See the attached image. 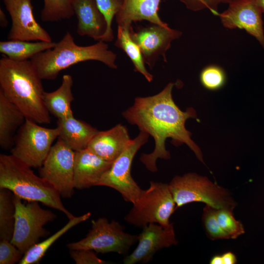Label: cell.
Listing matches in <instances>:
<instances>
[{
	"mask_svg": "<svg viewBox=\"0 0 264 264\" xmlns=\"http://www.w3.org/2000/svg\"><path fill=\"white\" fill-rule=\"evenodd\" d=\"M73 8L78 20L77 34L101 40L106 33L107 23L95 0H74Z\"/></svg>",
	"mask_w": 264,
	"mask_h": 264,
	"instance_id": "18",
	"label": "cell"
},
{
	"mask_svg": "<svg viewBox=\"0 0 264 264\" xmlns=\"http://www.w3.org/2000/svg\"><path fill=\"white\" fill-rule=\"evenodd\" d=\"M23 254L12 242L0 240V264H14L22 259Z\"/></svg>",
	"mask_w": 264,
	"mask_h": 264,
	"instance_id": "32",
	"label": "cell"
},
{
	"mask_svg": "<svg viewBox=\"0 0 264 264\" xmlns=\"http://www.w3.org/2000/svg\"><path fill=\"white\" fill-rule=\"evenodd\" d=\"M240 0H220V3H228L229 4L233 2L239 1Z\"/></svg>",
	"mask_w": 264,
	"mask_h": 264,
	"instance_id": "39",
	"label": "cell"
},
{
	"mask_svg": "<svg viewBox=\"0 0 264 264\" xmlns=\"http://www.w3.org/2000/svg\"><path fill=\"white\" fill-rule=\"evenodd\" d=\"M169 186L176 209L194 202H203L216 209L233 211L237 205L228 189L195 173L174 176Z\"/></svg>",
	"mask_w": 264,
	"mask_h": 264,
	"instance_id": "5",
	"label": "cell"
},
{
	"mask_svg": "<svg viewBox=\"0 0 264 264\" xmlns=\"http://www.w3.org/2000/svg\"><path fill=\"white\" fill-rule=\"evenodd\" d=\"M42 80L30 60L16 61L3 55L0 60V90L26 119L49 124L51 118L44 101Z\"/></svg>",
	"mask_w": 264,
	"mask_h": 264,
	"instance_id": "2",
	"label": "cell"
},
{
	"mask_svg": "<svg viewBox=\"0 0 264 264\" xmlns=\"http://www.w3.org/2000/svg\"><path fill=\"white\" fill-rule=\"evenodd\" d=\"M149 134L140 131L122 154L112 162L110 167L100 180L98 186L110 187L118 192L123 199L134 203L142 189L131 175V168L134 155L140 148L148 141Z\"/></svg>",
	"mask_w": 264,
	"mask_h": 264,
	"instance_id": "10",
	"label": "cell"
},
{
	"mask_svg": "<svg viewBox=\"0 0 264 264\" xmlns=\"http://www.w3.org/2000/svg\"><path fill=\"white\" fill-rule=\"evenodd\" d=\"M202 220L207 236L212 240L230 239L221 228L217 217V209L205 204L203 209Z\"/></svg>",
	"mask_w": 264,
	"mask_h": 264,
	"instance_id": "28",
	"label": "cell"
},
{
	"mask_svg": "<svg viewBox=\"0 0 264 264\" xmlns=\"http://www.w3.org/2000/svg\"><path fill=\"white\" fill-rule=\"evenodd\" d=\"M112 162L102 159L88 148L75 151V188L83 189L98 186L102 176L110 167Z\"/></svg>",
	"mask_w": 264,
	"mask_h": 264,
	"instance_id": "16",
	"label": "cell"
},
{
	"mask_svg": "<svg viewBox=\"0 0 264 264\" xmlns=\"http://www.w3.org/2000/svg\"><path fill=\"white\" fill-rule=\"evenodd\" d=\"M210 264H223L221 255H216L212 257L210 261Z\"/></svg>",
	"mask_w": 264,
	"mask_h": 264,
	"instance_id": "37",
	"label": "cell"
},
{
	"mask_svg": "<svg viewBox=\"0 0 264 264\" xmlns=\"http://www.w3.org/2000/svg\"><path fill=\"white\" fill-rule=\"evenodd\" d=\"M15 195L10 190L0 188V240L11 241L15 228Z\"/></svg>",
	"mask_w": 264,
	"mask_h": 264,
	"instance_id": "26",
	"label": "cell"
},
{
	"mask_svg": "<svg viewBox=\"0 0 264 264\" xmlns=\"http://www.w3.org/2000/svg\"><path fill=\"white\" fill-rule=\"evenodd\" d=\"M256 1L262 13H264V0H256Z\"/></svg>",
	"mask_w": 264,
	"mask_h": 264,
	"instance_id": "38",
	"label": "cell"
},
{
	"mask_svg": "<svg viewBox=\"0 0 264 264\" xmlns=\"http://www.w3.org/2000/svg\"><path fill=\"white\" fill-rule=\"evenodd\" d=\"M162 0H123L121 9L115 15L118 25L130 28L132 22L147 21L162 26L168 24L158 15Z\"/></svg>",
	"mask_w": 264,
	"mask_h": 264,
	"instance_id": "19",
	"label": "cell"
},
{
	"mask_svg": "<svg viewBox=\"0 0 264 264\" xmlns=\"http://www.w3.org/2000/svg\"><path fill=\"white\" fill-rule=\"evenodd\" d=\"M12 20L8 40L52 42L49 34L36 20L31 0H3Z\"/></svg>",
	"mask_w": 264,
	"mask_h": 264,
	"instance_id": "13",
	"label": "cell"
},
{
	"mask_svg": "<svg viewBox=\"0 0 264 264\" xmlns=\"http://www.w3.org/2000/svg\"><path fill=\"white\" fill-rule=\"evenodd\" d=\"M138 235L136 248L127 255L123 260L124 264H146L152 260L154 255L164 248L177 245L174 223L167 226L151 223L142 228Z\"/></svg>",
	"mask_w": 264,
	"mask_h": 264,
	"instance_id": "14",
	"label": "cell"
},
{
	"mask_svg": "<svg viewBox=\"0 0 264 264\" xmlns=\"http://www.w3.org/2000/svg\"><path fill=\"white\" fill-rule=\"evenodd\" d=\"M174 84L169 83L162 90L153 96L137 97L133 105L122 112L123 117L131 125H136L140 131L147 132L154 139L155 147L150 154L143 153L140 160L152 173L156 172L158 158L169 159L170 154L165 148L168 138L175 144H186L203 162L199 148L192 140L191 133L185 128L186 120L196 117L195 110L189 108L183 111L175 104L172 97Z\"/></svg>",
	"mask_w": 264,
	"mask_h": 264,
	"instance_id": "1",
	"label": "cell"
},
{
	"mask_svg": "<svg viewBox=\"0 0 264 264\" xmlns=\"http://www.w3.org/2000/svg\"><path fill=\"white\" fill-rule=\"evenodd\" d=\"M186 7L194 11L208 9L215 15H219L218 8L220 0H180Z\"/></svg>",
	"mask_w": 264,
	"mask_h": 264,
	"instance_id": "34",
	"label": "cell"
},
{
	"mask_svg": "<svg viewBox=\"0 0 264 264\" xmlns=\"http://www.w3.org/2000/svg\"><path fill=\"white\" fill-rule=\"evenodd\" d=\"M57 123L58 138L75 152L87 148L98 132L96 128L74 116L58 119Z\"/></svg>",
	"mask_w": 264,
	"mask_h": 264,
	"instance_id": "20",
	"label": "cell"
},
{
	"mask_svg": "<svg viewBox=\"0 0 264 264\" xmlns=\"http://www.w3.org/2000/svg\"><path fill=\"white\" fill-rule=\"evenodd\" d=\"M217 217L220 227L231 239H236L245 233L242 223L235 218L233 210L217 209Z\"/></svg>",
	"mask_w": 264,
	"mask_h": 264,
	"instance_id": "29",
	"label": "cell"
},
{
	"mask_svg": "<svg viewBox=\"0 0 264 264\" xmlns=\"http://www.w3.org/2000/svg\"><path fill=\"white\" fill-rule=\"evenodd\" d=\"M133 206L124 217L129 224L143 228L151 223L164 226L170 224L176 205L169 184L151 181L149 188L142 190Z\"/></svg>",
	"mask_w": 264,
	"mask_h": 264,
	"instance_id": "6",
	"label": "cell"
},
{
	"mask_svg": "<svg viewBox=\"0 0 264 264\" xmlns=\"http://www.w3.org/2000/svg\"><path fill=\"white\" fill-rule=\"evenodd\" d=\"M75 153L58 138L43 164L39 168L40 176L49 182L64 198H70L74 191Z\"/></svg>",
	"mask_w": 264,
	"mask_h": 264,
	"instance_id": "11",
	"label": "cell"
},
{
	"mask_svg": "<svg viewBox=\"0 0 264 264\" xmlns=\"http://www.w3.org/2000/svg\"><path fill=\"white\" fill-rule=\"evenodd\" d=\"M8 22L4 11L0 9V25L2 27L7 26Z\"/></svg>",
	"mask_w": 264,
	"mask_h": 264,
	"instance_id": "36",
	"label": "cell"
},
{
	"mask_svg": "<svg viewBox=\"0 0 264 264\" xmlns=\"http://www.w3.org/2000/svg\"><path fill=\"white\" fill-rule=\"evenodd\" d=\"M116 54L105 42L88 46L77 44L69 32L51 49L41 52L30 61L42 80H54L59 73L71 66L88 61H97L112 69H116Z\"/></svg>",
	"mask_w": 264,
	"mask_h": 264,
	"instance_id": "3",
	"label": "cell"
},
{
	"mask_svg": "<svg viewBox=\"0 0 264 264\" xmlns=\"http://www.w3.org/2000/svg\"><path fill=\"white\" fill-rule=\"evenodd\" d=\"M0 188H6L22 199L37 201L74 216L64 206L58 191L46 180L36 175L31 167L12 154L0 155Z\"/></svg>",
	"mask_w": 264,
	"mask_h": 264,
	"instance_id": "4",
	"label": "cell"
},
{
	"mask_svg": "<svg viewBox=\"0 0 264 264\" xmlns=\"http://www.w3.org/2000/svg\"><path fill=\"white\" fill-rule=\"evenodd\" d=\"M26 119L17 131L11 154L31 168H39L59 136V130L41 126Z\"/></svg>",
	"mask_w": 264,
	"mask_h": 264,
	"instance_id": "9",
	"label": "cell"
},
{
	"mask_svg": "<svg viewBox=\"0 0 264 264\" xmlns=\"http://www.w3.org/2000/svg\"><path fill=\"white\" fill-rule=\"evenodd\" d=\"M262 13L256 0H240L229 4L228 8L219 16L223 26L245 30L264 49Z\"/></svg>",
	"mask_w": 264,
	"mask_h": 264,
	"instance_id": "15",
	"label": "cell"
},
{
	"mask_svg": "<svg viewBox=\"0 0 264 264\" xmlns=\"http://www.w3.org/2000/svg\"><path fill=\"white\" fill-rule=\"evenodd\" d=\"M114 45L122 49L130 58L134 66L135 71L142 74L149 82L153 81V76L145 66V63L139 47L131 37L130 28L118 25Z\"/></svg>",
	"mask_w": 264,
	"mask_h": 264,
	"instance_id": "25",
	"label": "cell"
},
{
	"mask_svg": "<svg viewBox=\"0 0 264 264\" xmlns=\"http://www.w3.org/2000/svg\"><path fill=\"white\" fill-rule=\"evenodd\" d=\"M73 84L72 77L64 75L60 86L52 92H44V101L49 113L58 119L73 116L71 103L74 100L72 92Z\"/></svg>",
	"mask_w": 264,
	"mask_h": 264,
	"instance_id": "22",
	"label": "cell"
},
{
	"mask_svg": "<svg viewBox=\"0 0 264 264\" xmlns=\"http://www.w3.org/2000/svg\"><path fill=\"white\" fill-rule=\"evenodd\" d=\"M131 141L127 128L118 124L109 130L98 131L87 148L102 159L112 162L122 154Z\"/></svg>",
	"mask_w": 264,
	"mask_h": 264,
	"instance_id": "17",
	"label": "cell"
},
{
	"mask_svg": "<svg viewBox=\"0 0 264 264\" xmlns=\"http://www.w3.org/2000/svg\"><path fill=\"white\" fill-rule=\"evenodd\" d=\"M125 229L117 221L100 218L91 220V228L86 237L66 246L69 250L85 249L102 254L114 252L126 255L137 242L138 235L127 233Z\"/></svg>",
	"mask_w": 264,
	"mask_h": 264,
	"instance_id": "7",
	"label": "cell"
},
{
	"mask_svg": "<svg viewBox=\"0 0 264 264\" xmlns=\"http://www.w3.org/2000/svg\"><path fill=\"white\" fill-rule=\"evenodd\" d=\"M16 207L14 231L11 240L23 254L39 242L41 238L49 232L44 228L56 218L51 211L41 207L39 202L28 201L27 204L15 195Z\"/></svg>",
	"mask_w": 264,
	"mask_h": 264,
	"instance_id": "8",
	"label": "cell"
},
{
	"mask_svg": "<svg viewBox=\"0 0 264 264\" xmlns=\"http://www.w3.org/2000/svg\"><path fill=\"white\" fill-rule=\"evenodd\" d=\"M41 13L43 22H54L70 19L74 15V0H43Z\"/></svg>",
	"mask_w": 264,
	"mask_h": 264,
	"instance_id": "27",
	"label": "cell"
},
{
	"mask_svg": "<svg viewBox=\"0 0 264 264\" xmlns=\"http://www.w3.org/2000/svg\"><path fill=\"white\" fill-rule=\"evenodd\" d=\"M130 33L132 39L139 47L145 63L151 68L154 66L160 56H163L165 62L167 61L166 52L172 42L182 34L180 31L171 28L168 25L154 23L136 31L131 26Z\"/></svg>",
	"mask_w": 264,
	"mask_h": 264,
	"instance_id": "12",
	"label": "cell"
},
{
	"mask_svg": "<svg viewBox=\"0 0 264 264\" xmlns=\"http://www.w3.org/2000/svg\"><path fill=\"white\" fill-rule=\"evenodd\" d=\"M25 119L20 109L0 90V145L2 149L13 147L15 132Z\"/></svg>",
	"mask_w": 264,
	"mask_h": 264,
	"instance_id": "21",
	"label": "cell"
},
{
	"mask_svg": "<svg viewBox=\"0 0 264 264\" xmlns=\"http://www.w3.org/2000/svg\"><path fill=\"white\" fill-rule=\"evenodd\" d=\"M91 216V213L88 212L78 217H74L69 219L68 222L61 229L44 241L38 242L31 247L24 254L20 264H38L43 257L52 245L61 236L74 226L86 221Z\"/></svg>",
	"mask_w": 264,
	"mask_h": 264,
	"instance_id": "24",
	"label": "cell"
},
{
	"mask_svg": "<svg viewBox=\"0 0 264 264\" xmlns=\"http://www.w3.org/2000/svg\"><path fill=\"white\" fill-rule=\"evenodd\" d=\"M95 1L107 23L106 33L101 40L105 42H111L114 38L111 27L112 20L121 9L123 0H95Z\"/></svg>",
	"mask_w": 264,
	"mask_h": 264,
	"instance_id": "31",
	"label": "cell"
},
{
	"mask_svg": "<svg viewBox=\"0 0 264 264\" xmlns=\"http://www.w3.org/2000/svg\"><path fill=\"white\" fill-rule=\"evenodd\" d=\"M55 42L9 40L0 42V52L2 55L16 61L31 59L37 54L54 47Z\"/></svg>",
	"mask_w": 264,
	"mask_h": 264,
	"instance_id": "23",
	"label": "cell"
},
{
	"mask_svg": "<svg viewBox=\"0 0 264 264\" xmlns=\"http://www.w3.org/2000/svg\"><path fill=\"white\" fill-rule=\"evenodd\" d=\"M202 85L210 90H216L221 88L226 80L223 69L216 65H210L204 68L199 75Z\"/></svg>",
	"mask_w": 264,
	"mask_h": 264,
	"instance_id": "30",
	"label": "cell"
},
{
	"mask_svg": "<svg viewBox=\"0 0 264 264\" xmlns=\"http://www.w3.org/2000/svg\"><path fill=\"white\" fill-rule=\"evenodd\" d=\"M70 255L76 264H104L107 262L97 257L95 251L90 249L70 250Z\"/></svg>",
	"mask_w": 264,
	"mask_h": 264,
	"instance_id": "33",
	"label": "cell"
},
{
	"mask_svg": "<svg viewBox=\"0 0 264 264\" xmlns=\"http://www.w3.org/2000/svg\"><path fill=\"white\" fill-rule=\"evenodd\" d=\"M221 256L223 264H235L237 262L235 255L232 252H225Z\"/></svg>",
	"mask_w": 264,
	"mask_h": 264,
	"instance_id": "35",
	"label": "cell"
}]
</instances>
